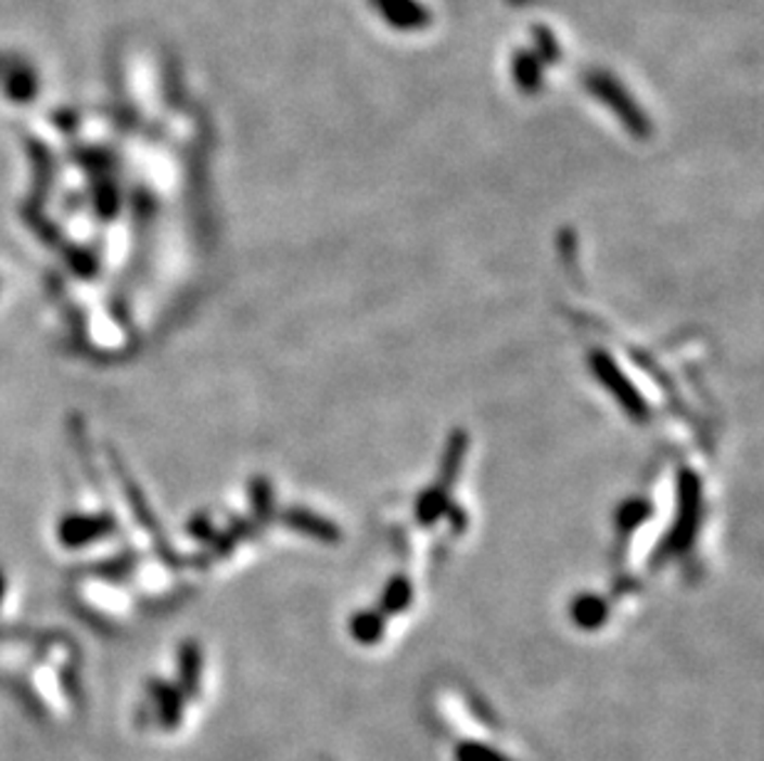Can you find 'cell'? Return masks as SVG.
<instances>
[{
	"mask_svg": "<svg viewBox=\"0 0 764 761\" xmlns=\"http://www.w3.org/2000/svg\"><path fill=\"white\" fill-rule=\"evenodd\" d=\"M114 529V521L104 515H73L62 519L58 527L60 542L69 549H79L106 537Z\"/></svg>",
	"mask_w": 764,
	"mask_h": 761,
	"instance_id": "5",
	"label": "cell"
},
{
	"mask_svg": "<svg viewBox=\"0 0 764 761\" xmlns=\"http://www.w3.org/2000/svg\"><path fill=\"white\" fill-rule=\"evenodd\" d=\"M208 707L206 655L195 641L176 648L164 670L149 672L131 697L129 724L137 737L174 745L195 730Z\"/></svg>",
	"mask_w": 764,
	"mask_h": 761,
	"instance_id": "1",
	"label": "cell"
},
{
	"mask_svg": "<svg viewBox=\"0 0 764 761\" xmlns=\"http://www.w3.org/2000/svg\"><path fill=\"white\" fill-rule=\"evenodd\" d=\"M369 5L389 28L402 33L425 30L433 21L431 11L421 0H369Z\"/></svg>",
	"mask_w": 764,
	"mask_h": 761,
	"instance_id": "4",
	"label": "cell"
},
{
	"mask_svg": "<svg viewBox=\"0 0 764 761\" xmlns=\"http://www.w3.org/2000/svg\"><path fill=\"white\" fill-rule=\"evenodd\" d=\"M512 77L520 92L537 94L545 82V65L532 50H520L512 57Z\"/></svg>",
	"mask_w": 764,
	"mask_h": 761,
	"instance_id": "6",
	"label": "cell"
},
{
	"mask_svg": "<svg viewBox=\"0 0 764 761\" xmlns=\"http://www.w3.org/2000/svg\"><path fill=\"white\" fill-rule=\"evenodd\" d=\"M532 38H535V55L542 60V65H557L559 57H562V50H559L555 33L545 28V25H537L532 30Z\"/></svg>",
	"mask_w": 764,
	"mask_h": 761,
	"instance_id": "7",
	"label": "cell"
},
{
	"mask_svg": "<svg viewBox=\"0 0 764 761\" xmlns=\"http://www.w3.org/2000/svg\"><path fill=\"white\" fill-rule=\"evenodd\" d=\"M584 85L586 90L597 96L599 102L607 104V107L624 121L628 131H634L636 137H648V131H651L648 117L636 107L634 96L628 94L626 87L621 85L614 75L603 73V69H591V73L584 77Z\"/></svg>",
	"mask_w": 764,
	"mask_h": 761,
	"instance_id": "3",
	"label": "cell"
},
{
	"mask_svg": "<svg viewBox=\"0 0 764 761\" xmlns=\"http://www.w3.org/2000/svg\"><path fill=\"white\" fill-rule=\"evenodd\" d=\"M23 700L38 720L67 727L82 710L77 653L62 639H46L25 655L15 672Z\"/></svg>",
	"mask_w": 764,
	"mask_h": 761,
	"instance_id": "2",
	"label": "cell"
},
{
	"mask_svg": "<svg viewBox=\"0 0 764 761\" xmlns=\"http://www.w3.org/2000/svg\"><path fill=\"white\" fill-rule=\"evenodd\" d=\"M5 594H8V581H5V573L0 571V606H3Z\"/></svg>",
	"mask_w": 764,
	"mask_h": 761,
	"instance_id": "8",
	"label": "cell"
}]
</instances>
